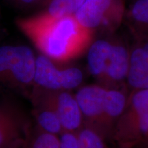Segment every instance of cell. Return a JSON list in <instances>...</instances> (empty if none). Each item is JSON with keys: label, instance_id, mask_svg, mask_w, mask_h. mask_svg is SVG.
<instances>
[{"label": "cell", "instance_id": "cell-1", "mask_svg": "<svg viewBox=\"0 0 148 148\" xmlns=\"http://www.w3.org/2000/svg\"><path fill=\"white\" fill-rule=\"evenodd\" d=\"M21 32L41 54L54 62H66L87 51L93 32L82 27L74 15L52 18L42 13L16 20Z\"/></svg>", "mask_w": 148, "mask_h": 148}, {"label": "cell", "instance_id": "cell-5", "mask_svg": "<svg viewBox=\"0 0 148 148\" xmlns=\"http://www.w3.org/2000/svg\"><path fill=\"white\" fill-rule=\"evenodd\" d=\"M55 63L42 54L36 57L34 86L47 90L70 91L80 86L84 76L79 68L60 69Z\"/></svg>", "mask_w": 148, "mask_h": 148}, {"label": "cell", "instance_id": "cell-18", "mask_svg": "<svg viewBox=\"0 0 148 148\" xmlns=\"http://www.w3.org/2000/svg\"><path fill=\"white\" fill-rule=\"evenodd\" d=\"M60 148H82L76 132L64 131L59 135Z\"/></svg>", "mask_w": 148, "mask_h": 148}, {"label": "cell", "instance_id": "cell-6", "mask_svg": "<svg viewBox=\"0 0 148 148\" xmlns=\"http://www.w3.org/2000/svg\"><path fill=\"white\" fill-rule=\"evenodd\" d=\"M38 94L58 114L64 131L77 132L84 124L82 114L75 95L69 90H47L35 87Z\"/></svg>", "mask_w": 148, "mask_h": 148}, {"label": "cell", "instance_id": "cell-10", "mask_svg": "<svg viewBox=\"0 0 148 148\" xmlns=\"http://www.w3.org/2000/svg\"><path fill=\"white\" fill-rule=\"evenodd\" d=\"M127 96L121 88H111L106 92L103 105L100 133L108 140H111L112 131L126 106Z\"/></svg>", "mask_w": 148, "mask_h": 148}, {"label": "cell", "instance_id": "cell-17", "mask_svg": "<svg viewBox=\"0 0 148 148\" xmlns=\"http://www.w3.org/2000/svg\"><path fill=\"white\" fill-rule=\"evenodd\" d=\"M76 133L82 148H109L108 140L91 127L83 124Z\"/></svg>", "mask_w": 148, "mask_h": 148}, {"label": "cell", "instance_id": "cell-16", "mask_svg": "<svg viewBox=\"0 0 148 148\" xmlns=\"http://www.w3.org/2000/svg\"><path fill=\"white\" fill-rule=\"evenodd\" d=\"M23 148H60L59 136L44 132L39 127L29 134Z\"/></svg>", "mask_w": 148, "mask_h": 148}, {"label": "cell", "instance_id": "cell-8", "mask_svg": "<svg viewBox=\"0 0 148 148\" xmlns=\"http://www.w3.org/2000/svg\"><path fill=\"white\" fill-rule=\"evenodd\" d=\"M29 134L27 123L21 112L0 104V148L23 145Z\"/></svg>", "mask_w": 148, "mask_h": 148}, {"label": "cell", "instance_id": "cell-14", "mask_svg": "<svg viewBox=\"0 0 148 148\" xmlns=\"http://www.w3.org/2000/svg\"><path fill=\"white\" fill-rule=\"evenodd\" d=\"M125 18L137 39L148 38V0H136Z\"/></svg>", "mask_w": 148, "mask_h": 148}, {"label": "cell", "instance_id": "cell-15", "mask_svg": "<svg viewBox=\"0 0 148 148\" xmlns=\"http://www.w3.org/2000/svg\"><path fill=\"white\" fill-rule=\"evenodd\" d=\"M84 1L85 0H49L47 8L40 13L52 18L74 15Z\"/></svg>", "mask_w": 148, "mask_h": 148}, {"label": "cell", "instance_id": "cell-9", "mask_svg": "<svg viewBox=\"0 0 148 148\" xmlns=\"http://www.w3.org/2000/svg\"><path fill=\"white\" fill-rule=\"evenodd\" d=\"M130 51L120 40H112L111 52L99 84L108 89L121 88L127 81L130 69Z\"/></svg>", "mask_w": 148, "mask_h": 148}, {"label": "cell", "instance_id": "cell-13", "mask_svg": "<svg viewBox=\"0 0 148 148\" xmlns=\"http://www.w3.org/2000/svg\"><path fill=\"white\" fill-rule=\"evenodd\" d=\"M148 74V38L137 39L130 50V62L127 83L129 86Z\"/></svg>", "mask_w": 148, "mask_h": 148}, {"label": "cell", "instance_id": "cell-3", "mask_svg": "<svg viewBox=\"0 0 148 148\" xmlns=\"http://www.w3.org/2000/svg\"><path fill=\"white\" fill-rule=\"evenodd\" d=\"M36 56L25 45L0 46V85L12 89L33 88Z\"/></svg>", "mask_w": 148, "mask_h": 148}, {"label": "cell", "instance_id": "cell-11", "mask_svg": "<svg viewBox=\"0 0 148 148\" xmlns=\"http://www.w3.org/2000/svg\"><path fill=\"white\" fill-rule=\"evenodd\" d=\"M32 100L38 127L44 132L57 136L63 132L60 119L52 107L34 91L32 92Z\"/></svg>", "mask_w": 148, "mask_h": 148}, {"label": "cell", "instance_id": "cell-12", "mask_svg": "<svg viewBox=\"0 0 148 148\" xmlns=\"http://www.w3.org/2000/svg\"><path fill=\"white\" fill-rule=\"evenodd\" d=\"M112 40L106 38L96 40L91 42L87 50L88 71L97 81L104 72L112 49Z\"/></svg>", "mask_w": 148, "mask_h": 148}, {"label": "cell", "instance_id": "cell-4", "mask_svg": "<svg viewBox=\"0 0 148 148\" xmlns=\"http://www.w3.org/2000/svg\"><path fill=\"white\" fill-rule=\"evenodd\" d=\"M124 0H85L74 14L75 19L85 28L115 29L125 18Z\"/></svg>", "mask_w": 148, "mask_h": 148}, {"label": "cell", "instance_id": "cell-7", "mask_svg": "<svg viewBox=\"0 0 148 148\" xmlns=\"http://www.w3.org/2000/svg\"><path fill=\"white\" fill-rule=\"evenodd\" d=\"M107 90L108 88L99 84H89L79 88L75 95L82 114L84 124L99 133Z\"/></svg>", "mask_w": 148, "mask_h": 148}, {"label": "cell", "instance_id": "cell-20", "mask_svg": "<svg viewBox=\"0 0 148 148\" xmlns=\"http://www.w3.org/2000/svg\"><path fill=\"white\" fill-rule=\"evenodd\" d=\"M37 0H19L20 2L24 3V4H31V3L35 2Z\"/></svg>", "mask_w": 148, "mask_h": 148}, {"label": "cell", "instance_id": "cell-21", "mask_svg": "<svg viewBox=\"0 0 148 148\" xmlns=\"http://www.w3.org/2000/svg\"><path fill=\"white\" fill-rule=\"evenodd\" d=\"M23 145H16V146H14V147H10V148H23Z\"/></svg>", "mask_w": 148, "mask_h": 148}, {"label": "cell", "instance_id": "cell-19", "mask_svg": "<svg viewBox=\"0 0 148 148\" xmlns=\"http://www.w3.org/2000/svg\"><path fill=\"white\" fill-rule=\"evenodd\" d=\"M140 147H144V148H148V136L144 140V141L139 145Z\"/></svg>", "mask_w": 148, "mask_h": 148}, {"label": "cell", "instance_id": "cell-2", "mask_svg": "<svg viewBox=\"0 0 148 148\" xmlns=\"http://www.w3.org/2000/svg\"><path fill=\"white\" fill-rule=\"evenodd\" d=\"M148 136V89L132 90L114 125L111 140L118 148H136Z\"/></svg>", "mask_w": 148, "mask_h": 148}]
</instances>
